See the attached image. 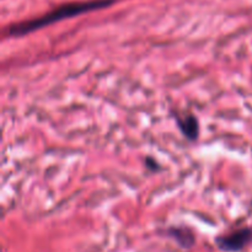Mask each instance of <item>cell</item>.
Segmentation results:
<instances>
[{
    "mask_svg": "<svg viewBox=\"0 0 252 252\" xmlns=\"http://www.w3.org/2000/svg\"><path fill=\"white\" fill-rule=\"evenodd\" d=\"M176 125L180 132L191 142H196L199 137V122L198 118L193 113H185L176 116Z\"/></svg>",
    "mask_w": 252,
    "mask_h": 252,
    "instance_id": "3",
    "label": "cell"
},
{
    "mask_svg": "<svg viewBox=\"0 0 252 252\" xmlns=\"http://www.w3.org/2000/svg\"><path fill=\"white\" fill-rule=\"evenodd\" d=\"M113 0H90V1L69 2V4L61 5L57 9L52 10V11L42 15V16L36 17V19L12 25L7 29V34L11 37L25 36V34H29L31 32L37 31V30L43 29L48 25L62 21V20L70 19V17L94 11V10L103 9L106 6H110Z\"/></svg>",
    "mask_w": 252,
    "mask_h": 252,
    "instance_id": "1",
    "label": "cell"
},
{
    "mask_svg": "<svg viewBox=\"0 0 252 252\" xmlns=\"http://www.w3.org/2000/svg\"><path fill=\"white\" fill-rule=\"evenodd\" d=\"M147 167H149V169L152 170H158V162L155 161L154 159H152V158H148L147 159Z\"/></svg>",
    "mask_w": 252,
    "mask_h": 252,
    "instance_id": "5",
    "label": "cell"
},
{
    "mask_svg": "<svg viewBox=\"0 0 252 252\" xmlns=\"http://www.w3.org/2000/svg\"><path fill=\"white\" fill-rule=\"evenodd\" d=\"M252 241V228H241L233 233L225 234L217 238L216 244L221 251L238 252L241 251Z\"/></svg>",
    "mask_w": 252,
    "mask_h": 252,
    "instance_id": "2",
    "label": "cell"
},
{
    "mask_svg": "<svg viewBox=\"0 0 252 252\" xmlns=\"http://www.w3.org/2000/svg\"><path fill=\"white\" fill-rule=\"evenodd\" d=\"M169 235L171 238H174L182 248H191L193 246L194 241H196V238H194V234L189 230V228H170L167 230Z\"/></svg>",
    "mask_w": 252,
    "mask_h": 252,
    "instance_id": "4",
    "label": "cell"
}]
</instances>
